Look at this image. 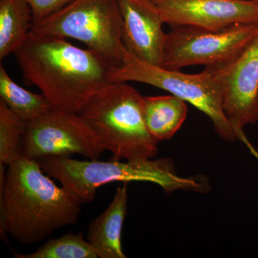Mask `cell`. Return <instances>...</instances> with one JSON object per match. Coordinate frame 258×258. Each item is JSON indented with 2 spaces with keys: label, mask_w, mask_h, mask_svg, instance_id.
<instances>
[{
  "label": "cell",
  "mask_w": 258,
  "mask_h": 258,
  "mask_svg": "<svg viewBox=\"0 0 258 258\" xmlns=\"http://www.w3.org/2000/svg\"><path fill=\"white\" fill-rule=\"evenodd\" d=\"M0 164V215L19 243L32 244L78 221L81 205L45 175L35 159Z\"/></svg>",
  "instance_id": "cell-2"
},
{
  "label": "cell",
  "mask_w": 258,
  "mask_h": 258,
  "mask_svg": "<svg viewBox=\"0 0 258 258\" xmlns=\"http://www.w3.org/2000/svg\"><path fill=\"white\" fill-rule=\"evenodd\" d=\"M237 139L242 142L247 147L250 154L258 161V152L256 150L255 148L252 145V144L249 142L248 139L247 138L245 134H244V131H239V132H237Z\"/></svg>",
  "instance_id": "cell-19"
},
{
  "label": "cell",
  "mask_w": 258,
  "mask_h": 258,
  "mask_svg": "<svg viewBox=\"0 0 258 258\" xmlns=\"http://www.w3.org/2000/svg\"><path fill=\"white\" fill-rule=\"evenodd\" d=\"M104 151L94 131L77 113L52 108L25 124L22 154L28 159L80 154L96 160Z\"/></svg>",
  "instance_id": "cell-8"
},
{
  "label": "cell",
  "mask_w": 258,
  "mask_h": 258,
  "mask_svg": "<svg viewBox=\"0 0 258 258\" xmlns=\"http://www.w3.org/2000/svg\"><path fill=\"white\" fill-rule=\"evenodd\" d=\"M16 258H98L92 246L83 233H69L47 240L30 254H16Z\"/></svg>",
  "instance_id": "cell-17"
},
{
  "label": "cell",
  "mask_w": 258,
  "mask_h": 258,
  "mask_svg": "<svg viewBox=\"0 0 258 258\" xmlns=\"http://www.w3.org/2000/svg\"><path fill=\"white\" fill-rule=\"evenodd\" d=\"M144 98L127 82H110L90 98L79 114L98 136L112 159H152L159 142L146 126Z\"/></svg>",
  "instance_id": "cell-4"
},
{
  "label": "cell",
  "mask_w": 258,
  "mask_h": 258,
  "mask_svg": "<svg viewBox=\"0 0 258 258\" xmlns=\"http://www.w3.org/2000/svg\"><path fill=\"white\" fill-rule=\"evenodd\" d=\"M171 27L221 29L236 24L258 23L256 0H151Z\"/></svg>",
  "instance_id": "cell-10"
},
{
  "label": "cell",
  "mask_w": 258,
  "mask_h": 258,
  "mask_svg": "<svg viewBox=\"0 0 258 258\" xmlns=\"http://www.w3.org/2000/svg\"><path fill=\"white\" fill-rule=\"evenodd\" d=\"M144 118L151 135L158 142L169 140L181 128L187 116L186 102L174 95L144 98Z\"/></svg>",
  "instance_id": "cell-13"
},
{
  "label": "cell",
  "mask_w": 258,
  "mask_h": 258,
  "mask_svg": "<svg viewBox=\"0 0 258 258\" xmlns=\"http://www.w3.org/2000/svg\"><path fill=\"white\" fill-rule=\"evenodd\" d=\"M14 55L25 84L38 88L52 108L77 113L111 82L114 68L91 49L80 48L62 37L32 32Z\"/></svg>",
  "instance_id": "cell-1"
},
{
  "label": "cell",
  "mask_w": 258,
  "mask_h": 258,
  "mask_svg": "<svg viewBox=\"0 0 258 258\" xmlns=\"http://www.w3.org/2000/svg\"><path fill=\"white\" fill-rule=\"evenodd\" d=\"M0 97L15 114L25 122L35 119L52 108L42 93L30 92L17 84L3 64L0 66Z\"/></svg>",
  "instance_id": "cell-15"
},
{
  "label": "cell",
  "mask_w": 258,
  "mask_h": 258,
  "mask_svg": "<svg viewBox=\"0 0 258 258\" xmlns=\"http://www.w3.org/2000/svg\"><path fill=\"white\" fill-rule=\"evenodd\" d=\"M256 1L258 2V0H256Z\"/></svg>",
  "instance_id": "cell-20"
},
{
  "label": "cell",
  "mask_w": 258,
  "mask_h": 258,
  "mask_svg": "<svg viewBox=\"0 0 258 258\" xmlns=\"http://www.w3.org/2000/svg\"><path fill=\"white\" fill-rule=\"evenodd\" d=\"M258 33V23L236 24L221 29L171 27L166 33L161 67L225 66L233 60Z\"/></svg>",
  "instance_id": "cell-7"
},
{
  "label": "cell",
  "mask_w": 258,
  "mask_h": 258,
  "mask_svg": "<svg viewBox=\"0 0 258 258\" xmlns=\"http://www.w3.org/2000/svg\"><path fill=\"white\" fill-rule=\"evenodd\" d=\"M42 170L60 181L81 205L92 203L98 188L115 181H147L159 185L166 193L176 190L204 192L206 184L199 177H181L168 158L126 161H80L71 157H47L37 159Z\"/></svg>",
  "instance_id": "cell-3"
},
{
  "label": "cell",
  "mask_w": 258,
  "mask_h": 258,
  "mask_svg": "<svg viewBox=\"0 0 258 258\" xmlns=\"http://www.w3.org/2000/svg\"><path fill=\"white\" fill-rule=\"evenodd\" d=\"M125 51L142 62L162 66L166 33L162 18L151 0H117Z\"/></svg>",
  "instance_id": "cell-11"
},
{
  "label": "cell",
  "mask_w": 258,
  "mask_h": 258,
  "mask_svg": "<svg viewBox=\"0 0 258 258\" xmlns=\"http://www.w3.org/2000/svg\"><path fill=\"white\" fill-rule=\"evenodd\" d=\"M222 66L205 67L198 74L168 70L139 60L125 51L123 62L113 68L111 82H138L164 90L208 115L220 138L235 142V128L226 116L219 74Z\"/></svg>",
  "instance_id": "cell-5"
},
{
  "label": "cell",
  "mask_w": 258,
  "mask_h": 258,
  "mask_svg": "<svg viewBox=\"0 0 258 258\" xmlns=\"http://www.w3.org/2000/svg\"><path fill=\"white\" fill-rule=\"evenodd\" d=\"M33 25L32 8L25 0H0V60L23 45Z\"/></svg>",
  "instance_id": "cell-14"
},
{
  "label": "cell",
  "mask_w": 258,
  "mask_h": 258,
  "mask_svg": "<svg viewBox=\"0 0 258 258\" xmlns=\"http://www.w3.org/2000/svg\"><path fill=\"white\" fill-rule=\"evenodd\" d=\"M122 24L117 0H73L34 24L30 32L79 40L118 67L125 52Z\"/></svg>",
  "instance_id": "cell-6"
},
{
  "label": "cell",
  "mask_w": 258,
  "mask_h": 258,
  "mask_svg": "<svg viewBox=\"0 0 258 258\" xmlns=\"http://www.w3.org/2000/svg\"><path fill=\"white\" fill-rule=\"evenodd\" d=\"M226 116L236 134L258 122V33L219 74Z\"/></svg>",
  "instance_id": "cell-9"
},
{
  "label": "cell",
  "mask_w": 258,
  "mask_h": 258,
  "mask_svg": "<svg viewBox=\"0 0 258 258\" xmlns=\"http://www.w3.org/2000/svg\"><path fill=\"white\" fill-rule=\"evenodd\" d=\"M127 182L118 187L108 208L88 226V242L99 258H125L121 233L127 214Z\"/></svg>",
  "instance_id": "cell-12"
},
{
  "label": "cell",
  "mask_w": 258,
  "mask_h": 258,
  "mask_svg": "<svg viewBox=\"0 0 258 258\" xmlns=\"http://www.w3.org/2000/svg\"><path fill=\"white\" fill-rule=\"evenodd\" d=\"M26 122L0 100V164L10 165L23 157L22 141Z\"/></svg>",
  "instance_id": "cell-16"
},
{
  "label": "cell",
  "mask_w": 258,
  "mask_h": 258,
  "mask_svg": "<svg viewBox=\"0 0 258 258\" xmlns=\"http://www.w3.org/2000/svg\"><path fill=\"white\" fill-rule=\"evenodd\" d=\"M32 8L34 24L63 8L73 0H25Z\"/></svg>",
  "instance_id": "cell-18"
}]
</instances>
